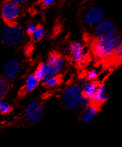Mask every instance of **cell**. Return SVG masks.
Listing matches in <instances>:
<instances>
[{"mask_svg":"<svg viewBox=\"0 0 122 147\" xmlns=\"http://www.w3.org/2000/svg\"><path fill=\"white\" fill-rule=\"evenodd\" d=\"M48 78L59 74L65 66V59L58 53H52L48 56L46 61Z\"/></svg>","mask_w":122,"mask_h":147,"instance_id":"cell-6","label":"cell"},{"mask_svg":"<svg viewBox=\"0 0 122 147\" xmlns=\"http://www.w3.org/2000/svg\"><path fill=\"white\" fill-rule=\"evenodd\" d=\"M36 26H36L34 23H33V22L28 24L27 28H26V33H27L29 36H31L32 33L34 32V30H35Z\"/></svg>","mask_w":122,"mask_h":147,"instance_id":"cell-22","label":"cell"},{"mask_svg":"<svg viewBox=\"0 0 122 147\" xmlns=\"http://www.w3.org/2000/svg\"><path fill=\"white\" fill-rule=\"evenodd\" d=\"M21 64L17 60H11L5 62L2 68V75L6 79H14L19 74Z\"/></svg>","mask_w":122,"mask_h":147,"instance_id":"cell-10","label":"cell"},{"mask_svg":"<svg viewBox=\"0 0 122 147\" xmlns=\"http://www.w3.org/2000/svg\"><path fill=\"white\" fill-rule=\"evenodd\" d=\"M112 58L117 62H121L122 59V44L115 49L112 54Z\"/></svg>","mask_w":122,"mask_h":147,"instance_id":"cell-20","label":"cell"},{"mask_svg":"<svg viewBox=\"0 0 122 147\" xmlns=\"http://www.w3.org/2000/svg\"><path fill=\"white\" fill-rule=\"evenodd\" d=\"M70 53L71 58L74 62L81 64L84 60L86 54L85 45L80 41H75L70 44Z\"/></svg>","mask_w":122,"mask_h":147,"instance_id":"cell-9","label":"cell"},{"mask_svg":"<svg viewBox=\"0 0 122 147\" xmlns=\"http://www.w3.org/2000/svg\"><path fill=\"white\" fill-rule=\"evenodd\" d=\"M99 110V106L91 102L80 112L81 120L84 123H89L91 122L98 113Z\"/></svg>","mask_w":122,"mask_h":147,"instance_id":"cell-11","label":"cell"},{"mask_svg":"<svg viewBox=\"0 0 122 147\" xmlns=\"http://www.w3.org/2000/svg\"><path fill=\"white\" fill-rule=\"evenodd\" d=\"M21 12V5L13 3L10 0L5 1L1 5V16L7 25L17 23Z\"/></svg>","mask_w":122,"mask_h":147,"instance_id":"cell-4","label":"cell"},{"mask_svg":"<svg viewBox=\"0 0 122 147\" xmlns=\"http://www.w3.org/2000/svg\"><path fill=\"white\" fill-rule=\"evenodd\" d=\"M25 39V33L21 26L17 24L7 25L2 30L1 40L3 44L9 47L19 46Z\"/></svg>","mask_w":122,"mask_h":147,"instance_id":"cell-3","label":"cell"},{"mask_svg":"<svg viewBox=\"0 0 122 147\" xmlns=\"http://www.w3.org/2000/svg\"><path fill=\"white\" fill-rule=\"evenodd\" d=\"M117 34L115 24L109 20H103L94 26L93 35L95 39L109 38Z\"/></svg>","mask_w":122,"mask_h":147,"instance_id":"cell-5","label":"cell"},{"mask_svg":"<svg viewBox=\"0 0 122 147\" xmlns=\"http://www.w3.org/2000/svg\"><path fill=\"white\" fill-rule=\"evenodd\" d=\"M11 85L8 81L3 75L0 74V96L3 97L8 93L9 91Z\"/></svg>","mask_w":122,"mask_h":147,"instance_id":"cell-17","label":"cell"},{"mask_svg":"<svg viewBox=\"0 0 122 147\" xmlns=\"http://www.w3.org/2000/svg\"><path fill=\"white\" fill-rule=\"evenodd\" d=\"M121 44V37L117 34L109 38L95 39L93 44V52L95 56L101 60L111 58L115 49Z\"/></svg>","mask_w":122,"mask_h":147,"instance_id":"cell-2","label":"cell"},{"mask_svg":"<svg viewBox=\"0 0 122 147\" xmlns=\"http://www.w3.org/2000/svg\"><path fill=\"white\" fill-rule=\"evenodd\" d=\"M34 75L37 77L40 81H43L44 80L48 78V72H47L46 62H42L38 66Z\"/></svg>","mask_w":122,"mask_h":147,"instance_id":"cell-16","label":"cell"},{"mask_svg":"<svg viewBox=\"0 0 122 147\" xmlns=\"http://www.w3.org/2000/svg\"><path fill=\"white\" fill-rule=\"evenodd\" d=\"M42 82V84L46 88H54L56 87L62 82V77L59 74L52 76L44 80Z\"/></svg>","mask_w":122,"mask_h":147,"instance_id":"cell-15","label":"cell"},{"mask_svg":"<svg viewBox=\"0 0 122 147\" xmlns=\"http://www.w3.org/2000/svg\"><path fill=\"white\" fill-rule=\"evenodd\" d=\"M57 0H40L42 5L45 7H49L54 5Z\"/></svg>","mask_w":122,"mask_h":147,"instance_id":"cell-23","label":"cell"},{"mask_svg":"<svg viewBox=\"0 0 122 147\" xmlns=\"http://www.w3.org/2000/svg\"><path fill=\"white\" fill-rule=\"evenodd\" d=\"M3 97H1L0 96V105H1V104L2 102V101H3Z\"/></svg>","mask_w":122,"mask_h":147,"instance_id":"cell-25","label":"cell"},{"mask_svg":"<svg viewBox=\"0 0 122 147\" xmlns=\"http://www.w3.org/2000/svg\"><path fill=\"white\" fill-rule=\"evenodd\" d=\"M109 96L107 94L106 86L104 84H98L95 95L91 100L93 103L97 106L103 105L105 102L108 100Z\"/></svg>","mask_w":122,"mask_h":147,"instance_id":"cell-12","label":"cell"},{"mask_svg":"<svg viewBox=\"0 0 122 147\" xmlns=\"http://www.w3.org/2000/svg\"><path fill=\"white\" fill-rule=\"evenodd\" d=\"M83 19L88 26H95L105 19L104 9L97 5L91 6L85 11Z\"/></svg>","mask_w":122,"mask_h":147,"instance_id":"cell-7","label":"cell"},{"mask_svg":"<svg viewBox=\"0 0 122 147\" xmlns=\"http://www.w3.org/2000/svg\"><path fill=\"white\" fill-rule=\"evenodd\" d=\"M98 86V84L95 81H91L87 80L83 82L82 86H81V91L84 96L92 100L94 96L95 92Z\"/></svg>","mask_w":122,"mask_h":147,"instance_id":"cell-13","label":"cell"},{"mask_svg":"<svg viewBox=\"0 0 122 147\" xmlns=\"http://www.w3.org/2000/svg\"><path fill=\"white\" fill-rule=\"evenodd\" d=\"M10 1L13 2V3H17L18 5H21V4H23L26 3V2L29 1V0H10Z\"/></svg>","mask_w":122,"mask_h":147,"instance_id":"cell-24","label":"cell"},{"mask_svg":"<svg viewBox=\"0 0 122 147\" xmlns=\"http://www.w3.org/2000/svg\"><path fill=\"white\" fill-rule=\"evenodd\" d=\"M99 70L97 68H92L87 73L86 78L87 80L91 81H95L99 76Z\"/></svg>","mask_w":122,"mask_h":147,"instance_id":"cell-21","label":"cell"},{"mask_svg":"<svg viewBox=\"0 0 122 147\" xmlns=\"http://www.w3.org/2000/svg\"><path fill=\"white\" fill-rule=\"evenodd\" d=\"M12 107L11 104L3 100L0 105V113L1 114H7L11 111Z\"/></svg>","mask_w":122,"mask_h":147,"instance_id":"cell-19","label":"cell"},{"mask_svg":"<svg viewBox=\"0 0 122 147\" xmlns=\"http://www.w3.org/2000/svg\"><path fill=\"white\" fill-rule=\"evenodd\" d=\"M25 116L27 120L32 122H38L43 119L44 110L42 103L38 101L30 102L25 110Z\"/></svg>","mask_w":122,"mask_h":147,"instance_id":"cell-8","label":"cell"},{"mask_svg":"<svg viewBox=\"0 0 122 147\" xmlns=\"http://www.w3.org/2000/svg\"><path fill=\"white\" fill-rule=\"evenodd\" d=\"M40 80L34 74L29 75L25 78L23 86V91L25 92H31L34 91L40 84Z\"/></svg>","mask_w":122,"mask_h":147,"instance_id":"cell-14","label":"cell"},{"mask_svg":"<svg viewBox=\"0 0 122 147\" xmlns=\"http://www.w3.org/2000/svg\"><path fill=\"white\" fill-rule=\"evenodd\" d=\"M62 105L74 113L80 112L92 102L91 99L83 96L80 86L72 84L67 88L61 96Z\"/></svg>","mask_w":122,"mask_h":147,"instance_id":"cell-1","label":"cell"},{"mask_svg":"<svg viewBox=\"0 0 122 147\" xmlns=\"http://www.w3.org/2000/svg\"><path fill=\"white\" fill-rule=\"evenodd\" d=\"M46 29L42 26L38 25L36 26L35 30L30 36L34 41H40L46 37Z\"/></svg>","mask_w":122,"mask_h":147,"instance_id":"cell-18","label":"cell"}]
</instances>
